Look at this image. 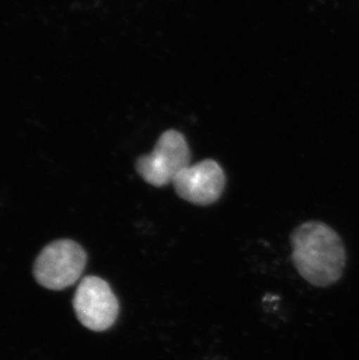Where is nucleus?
<instances>
[{"instance_id":"f257e3e1","label":"nucleus","mask_w":359,"mask_h":360,"mask_svg":"<svg viewBox=\"0 0 359 360\" xmlns=\"http://www.w3.org/2000/svg\"><path fill=\"white\" fill-rule=\"evenodd\" d=\"M293 262L300 276L316 287L339 281L346 267L342 239L328 225L308 221L295 229L291 237Z\"/></svg>"},{"instance_id":"f03ea898","label":"nucleus","mask_w":359,"mask_h":360,"mask_svg":"<svg viewBox=\"0 0 359 360\" xmlns=\"http://www.w3.org/2000/svg\"><path fill=\"white\" fill-rule=\"evenodd\" d=\"M87 265V255L81 245L69 239L47 245L35 260V280L51 290H62L81 278Z\"/></svg>"},{"instance_id":"7ed1b4c3","label":"nucleus","mask_w":359,"mask_h":360,"mask_svg":"<svg viewBox=\"0 0 359 360\" xmlns=\"http://www.w3.org/2000/svg\"><path fill=\"white\" fill-rule=\"evenodd\" d=\"M190 150L182 133L168 129L160 136L152 152L140 157L136 169L145 182L154 187L173 184L181 170L189 166Z\"/></svg>"},{"instance_id":"20e7f679","label":"nucleus","mask_w":359,"mask_h":360,"mask_svg":"<svg viewBox=\"0 0 359 360\" xmlns=\"http://www.w3.org/2000/svg\"><path fill=\"white\" fill-rule=\"evenodd\" d=\"M73 306L78 321L92 331L111 328L119 313L118 300L108 282L97 276H87L80 282Z\"/></svg>"},{"instance_id":"39448f33","label":"nucleus","mask_w":359,"mask_h":360,"mask_svg":"<svg viewBox=\"0 0 359 360\" xmlns=\"http://www.w3.org/2000/svg\"><path fill=\"white\" fill-rule=\"evenodd\" d=\"M225 182L220 163L204 160L181 170L174 179L173 186L182 200L196 205H210L223 194Z\"/></svg>"}]
</instances>
